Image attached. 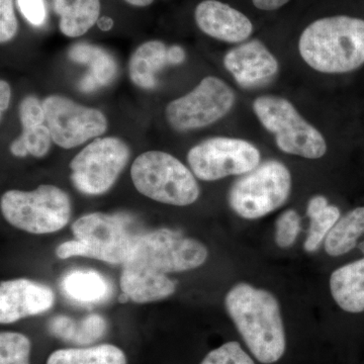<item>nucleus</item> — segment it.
<instances>
[{
  "label": "nucleus",
  "mask_w": 364,
  "mask_h": 364,
  "mask_svg": "<svg viewBox=\"0 0 364 364\" xmlns=\"http://www.w3.org/2000/svg\"><path fill=\"white\" fill-rule=\"evenodd\" d=\"M208 248L181 232L159 229L136 236L121 275L123 294L136 304L169 298L177 284L168 273L188 272L202 267Z\"/></svg>",
  "instance_id": "f257e3e1"
},
{
  "label": "nucleus",
  "mask_w": 364,
  "mask_h": 364,
  "mask_svg": "<svg viewBox=\"0 0 364 364\" xmlns=\"http://www.w3.org/2000/svg\"><path fill=\"white\" fill-rule=\"evenodd\" d=\"M225 306L254 358L263 364L282 359L286 330L279 301L272 293L240 282L228 291Z\"/></svg>",
  "instance_id": "f03ea898"
},
{
  "label": "nucleus",
  "mask_w": 364,
  "mask_h": 364,
  "mask_svg": "<svg viewBox=\"0 0 364 364\" xmlns=\"http://www.w3.org/2000/svg\"><path fill=\"white\" fill-rule=\"evenodd\" d=\"M301 59L314 70L343 74L364 64V21L328 16L306 26L299 40Z\"/></svg>",
  "instance_id": "7ed1b4c3"
},
{
  "label": "nucleus",
  "mask_w": 364,
  "mask_h": 364,
  "mask_svg": "<svg viewBox=\"0 0 364 364\" xmlns=\"http://www.w3.org/2000/svg\"><path fill=\"white\" fill-rule=\"evenodd\" d=\"M131 176L136 191L156 202L186 207L200 196L193 172L169 153H143L132 165Z\"/></svg>",
  "instance_id": "20e7f679"
},
{
  "label": "nucleus",
  "mask_w": 364,
  "mask_h": 364,
  "mask_svg": "<svg viewBox=\"0 0 364 364\" xmlns=\"http://www.w3.org/2000/svg\"><path fill=\"white\" fill-rule=\"evenodd\" d=\"M75 239L62 243L56 249L60 259L85 256L124 264L136 236H132L123 220L117 215L92 213L79 218L71 226Z\"/></svg>",
  "instance_id": "39448f33"
},
{
  "label": "nucleus",
  "mask_w": 364,
  "mask_h": 364,
  "mask_svg": "<svg viewBox=\"0 0 364 364\" xmlns=\"http://www.w3.org/2000/svg\"><path fill=\"white\" fill-rule=\"evenodd\" d=\"M252 107L258 121L274 136L282 152L306 159H320L327 153L324 136L287 98L262 95L254 100Z\"/></svg>",
  "instance_id": "423d86ee"
},
{
  "label": "nucleus",
  "mask_w": 364,
  "mask_h": 364,
  "mask_svg": "<svg viewBox=\"0 0 364 364\" xmlns=\"http://www.w3.org/2000/svg\"><path fill=\"white\" fill-rule=\"evenodd\" d=\"M0 207L11 226L31 234L55 233L66 227L71 218L70 198L50 184H42L32 191H6Z\"/></svg>",
  "instance_id": "0eeeda50"
},
{
  "label": "nucleus",
  "mask_w": 364,
  "mask_h": 364,
  "mask_svg": "<svg viewBox=\"0 0 364 364\" xmlns=\"http://www.w3.org/2000/svg\"><path fill=\"white\" fill-rule=\"evenodd\" d=\"M291 191L289 169L279 160H267L234 182L228 202L239 217L257 220L282 207Z\"/></svg>",
  "instance_id": "6e6552de"
},
{
  "label": "nucleus",
  "mask_w": 364,
  "mask_h": 364,
  "mask_svg": "<svg viewBox=\"0 0 364 364\" xmlns=\"http://www.w3.org/2000/svg\"><path fill=\"white\" fill-rule=\"evenodd\" d=\"M129 158L130 149L121 139H97L72 159L71 181L85 195H104L116 183Z\"/></svg>",
  "instance_id": "1a4fd4ad"
},
{
  "label": "nucleus",
  "mask_w": 364,
  "mask_h": 364,
  "mask_svg": "<svg viewBox=\"0 0 364 364\" xmlns=\"http://www.w3.org/2000/svg\"><path fill=\"white\" fill-rule=\"evenodd\" d=\"M260 151L243 139L215 136L189 150L188 162L196 178L215 181L244 176L260 164Z\"/></svg>",
  "instance_id": "9d476101"
},
{
  "label": "nucleus",
  "mask_w": 364,
  "mask_h": 364,
  "mask_svg": "<svg viewBox=\"0 0 364 364\" xmlns=\"http://www.w3.org/2000/svg\"><path fill=\"white\" fill-rule=\"evenodd\" d=\"M234 104L233 90L222 79L208 76L195 90L167 105V121L177 132L198 130L220 121Z\"/></svg>",
  "instance_id": "9b49d317"
},
{
  "label": "nucleus",
  "mask_w": 364,
  "mask_h": 364,
  "mask_svg": "<svg viewBox=\"0 0 364 364\" xmlns=\"http://www.w3.org/2000/svg\"><path fill=\"white\" fill-rule=\"evenodd\" d=\"M43 105L52 140L64 149L82 145L107 131V117L97 109L76 104L60 95L46 98Z\"/></svg>",
  "instance_id": "f8f14e48"
},
{
  "label": "nucleus",
  "mask_w": 364,
  "mask_h": 364,
  "mask_svg": "<svg viewBox=\"0 0 364 364\" xmlns=\"http://www.w3.org/2000/svg\"><path fill=\"white\" fill-rule=\"evenodd\" d=\"M225 68L233 76L237 85L252 90L272 82L279 71L274 55L260 40L242 43L225 55Z\"/></svg>",
  "instance_id": "ddd939ff"
},
{
  "label": "nucleus",
  "mask_w": 364,
  "mask_h": 364,
  "mask_svg": "<svg viewBox=\"0 0 364 364\" xmlns=\"http://www.w3.org/2000/svg\"><path fill=\"white\" fill-rule=\"evenodd\" d=\"M55 294L49 287L20 279L0 284V323L11 324L21 318L47 312L54 305Z\"/></svg>",
  "instance_id": "4468645a"
},
{
  "label": "nucleus",
  "mask_w": 364,
  "mask_h": 364,
  "mask_svg": "<svg viewBox=\"0 0 364 364\" xmlns=\"http://www.w3.org/2000/svg\"><path fill=\"white\" fill-rule=\"evenodd\" d=\"M196 23L205 35L230 44L244 43L253 33L245 14L219 0H203L196 9Z\"/></svg>",
  "instance_id": "2eb2a0df"
},
{
  "label": "nucleus",
  "mask_w": 364,
  "mask_h": 364,
  "mask_svg": "<svg viewBox=\"0 0 364 364\" xmlns=\"http://www.w3.org/2000/svg\"><path fill=\"white\" fill-rule=\"evenodd\" d=\"M330 291L345 312H364V258L335 270L330 277Z\"/></svg>",
  "instance_id": "dca6fc26"
},
{
  "label": "nucleus",
  "mask_w": 364,
  "mask_h": 364,
  "mask_svg": "<svg viewBox=\"0 0 364 364\" xmlns=\"http://www.w3.org/2000/svg\"><path fill=\"white\" fill-rule=\"evenodd\" d=\"M63 35L77 38L85 35L100 20V0H53Z\"/></svg>",
  "instance_id": "f3484780"
},
{
  "label": "nucleus",
  "mask_w": 364,
  "mask_h": 364,
  "mask_svg": "<svg viewBox=\"0 0 364 364\" xmlns=\"http://www.w3.org/2000/svg\"><path fill=\"white\" fill-rule=\"evenodd\" d=\"M168 63V48L160 41L144 43L134 52L129 73L134 85L143 90L157 85L156 74Z\"/></svg>",
  "instance_id": "a211bd4d"
},
{
  "label": "nucleus",
  "mask_w": 364,
  "mask_h": 364,
  "mask_svg": "<svg viewBox=\"0 0 364 364\" xmlns=\"http://www.w3.org/2000/svg\"><path fill=\"white\" fill-rule=\"evenodd\" d=\"M364 235V207L356 208L340 218L324 242L326 253L333 257L344 255L358 247Z\"/></svg>",
  "instance_id": "6ab92c4d"
},
{
  "label": "nucleus",
  "mask_w": 364,
  "mask_h": 364,
  "mask_svg": "<svg viewBox=\"0 0 364 364\" xmlns=\"http://www.w3.org/2000/svg\"><path fill=\"white\" fill-rule=\"evenodd\" d=\"M68 57L71 61L90 66V75L95 83L107 86L117 77V66L114 57L109 52L97 46L85 44L74 45L69 50Z\"/></svg>",
  "instance_id": "aec40b11"
},
{
  "label": "nucleus",
  "mask_w": 364,
  "mask_h": 364,
  "mask_svg": "<svg viewBox=\"0 0 364 364\" xmlns=\"http://www.w3.org/2000/svg\"><path fill=\"white\" fill-rule=\"evenodd\" d=\"M62 289L70 299L95 303L107 298L109 286L102 275L93 270H74L62 279Z\"/></svg>",
  "instance_id": "412c9836"
},
{
  "label": "nucleus",
  "mask_w": 364,
  "mask_h": 364,
  "mask_svg": "<svg viewBox=\"0 0 364 364\" xmlns=\"http://www.w3.org/2000/svg\"><path fill=\"white\" fill-rule=\"evenodd\" d=\"M47 364H128L119 347L102 344L88 348L60 349L53 352Z\"/></svg>",
  "instance_id": "4be33fe9"
},
{
  "label": "nucleus",
  "mask_w": 364,
  "mask_h": 364,
  "mask_svg": "<svg viewBox=\"0 0 364 364\" xmlns=\"http://www.w3.org/2000/svg\"><path fill=\"white\" fill-rule=\"evenodd\" d=\"M52 136L49 128L45 124L23 128V133L11 145V152L16 157H44L51 147Z\"/></svg>",
  "instance_id": "5701e85b"
},
{
  "label": "nucleus",
  "mask_w": 364,
  "mask_h": 364,
  "mask_svg": "<svg viewBox=\"0 0 364 364\" xmlns=\"http://www.w3.org/2000/svg\"><path fill=\"white\" fill-rule=\"evenodd\" d=\"M308 218L310 219V228L304 248L306 252L314 253L324 243L333 227L341 218V213L336 205H329Z\"/></svg>",
  "instance_id": "b1692460"
},
{
  "label": "nucleus",
  "mask_w": 364,
  "mask_h": 364,
  "mask_svg": "<svg viewBox=\"0 0 364 364\" xmlns=\"http://www.w3.org/2000/svg\"><path fill=\"white\" fill-rule=\"evenodd\" d=\"M31 341L21 333L0 334V364H30Z\"/></svg>",
  "instance_id": "393cba45"
},
{
  "label": "nucleus",
  "mask_w": 364,
  "mask_h": 364,
  "mask_svg": "<svg viewBox=\"0 0 364 364\" xmlns=\"http://www.w3.org/2000/svg\"><path fill=\"white\" fill-rule=\"evenodd\" d=\"M301 230V218L294 210H287L275 222V243L280 248L293 246Z\"/></svg>",
  "instance_id": "a878e982"
},
{
  "label": "nucleus",
  "mask_w": 364,
  "mask_h": 364,
  "mask_svg": "<svg viewBox=\"0 0 364 364\" xmlns=\"http://www.w3.org/2000/svg\"><path fill=\"white\" fill-rule=\"evenodd\" d=\"M200 364H255L236 341L221 345L207 354Z\"/></svg>",
  "instance_id": "bb28decb"
},
{
  "label": "nucleus",
  "mask_w": 364,
  "mask_h": 364,
  "mask_svg": "<svg viewBox=\"0 0 364 364\" xmlns=\"http://www.w3.org/2000/svg\"><path fill=\"white\" fill-rule=\"evenodd\" d=\"M107 330V322L102 316L90 315L74 326L71 341L77 344H90L97 341Z\"/></svg>",
  "instance_id": "cd10ccee"
},
{
  "label": "nucleus",
  "mask_w": 364,
  "mask_h": 364,
  "mask_svg": "<svg viewBox=\"0 0 364 364\" xmlns=\"http://www.w3.org/2000/svg\"><path fill=\"white\" fill-rule=\"evenodd\" d=\"M20 119L23 128H33V127L44 124L46 122L44 105L41 104L37 97L23 98L20 105Z\"/></svg>",
  "instance_id": "c85d7f7f"
},
{
  "label": "nucleus",
  "mask_w": 364,
  "mask_h": 364,
  "mask_svg": "<svg viewBox=\"0 0 364 364\" xmlns=\"http://www.w3.org/2000/svg\"><path fill=\"white\" fill-rule=\"evenodd\" d=\"M18 20L14 11L13 0H0V41L6 43L18 33Z\"/></svg>",
  "instance_id": "c756f323"
},
{
  "label": "nucleus",
  "mask_w": 364,
  "mask_h": 364,
  "mask_svg": "<svg viewBox=\"0 0 364 364\" xmlns=\"http://www.w3.org/2000/svg\"><path fill=\"white\" fill-rule=\"evenodd\" d=\"M18 9L31 25L41 26L47 18L44 0H18Z\"/></svg>",
  "instance_id": "7c9ffc66"
},
{
  "label": "nucleus",
  "mask_w": 364,
  "mask_h": 364,
  "mask_svg": "<svg viewBox=\"0 0 364 364\" xmlns=\"http://www.w3.org/2000/svg\"><path fill=\"white\" fill-rule=\"evenodd\" d=\"M289 0H252L254 6L260 11H277L284 6H286Z\"/></svg>",
  "instance_id": "2f4dec72"
},
{
  "label": "nucleus",
  "mask_w": 364,
  "mask_h": 364,
  "mask_svg": "<svg viewBox=\"0 0 364 364\" xmlns=\"http://www.w3.org/2000/svg\"><path fill=\"white\" fill-rule=\"evenodd\" d=\"M11 95V86L9 83L4 80L0 81V111H1V114H4L9 107Z\"/></svg>",
  "instance_id": "473e14b6"
},
{
  "label": "nucleus",
  "mask_w": 364,
  "mask_h": 364,
  "mask_svg": "<svg viewBox=\"0 0 364 364\" xmlns=\"http://www.w3.org/2000/svg\"><path fill=\"white\" fill-rule=\"evenodd\" d=\"M186 59V53L179 46H172L168 48V63L171 65H179L183 63Z\"/></svg>",
  "instance_id": "72a5a7b5"
},
{
  "label": "nucleus",
  "mask_w": 364,
  "mask_h": 364,
  "mask_svg": "<svg viewBox=\"0 0 364 364\" xmlns=\"http://www.w3.org/2000/svg\"><path fill=\"white\" fill-rule=\"evenodd\" d=\"M97 26L100 30L107 32V31L111 30L112 26H114V21H112V18H107V16H102V18L98 20Z\"/></svg>",
  "instance_id": "f704fd0d"
},
{
  "label": "nucleus",
  "mask_w": 364,
  "mask_h": 364,
  "mask_svg": "<svg viewBox=\"0 0 364 364\" xmlns=\"http://www.w3.org/2000/svg\"><path fill=\"white\" fill-rule=\"evenodd\" d=\"M129 4L134 6L144 7L150 6L154 0H124Z\"/></svg>",
  "instance_id": "c9c22d12"
},
{
  "label": "nucleus",
  "mask_w": 364,
  "mask_h": 364,
  "mask_svg": "<svg viewBox=\"0 0 364 364\" xmlns=\"http://www.w3.org/2000/svg\"><path fill=\"white\" fill-rule=\"evenodd\" d=\"M358 247L359 250L361 251L364 254V240L363 242H360V243H358Z\"/></svg>",
  "instance_id": "e433bc0d"
}]
</instances>
